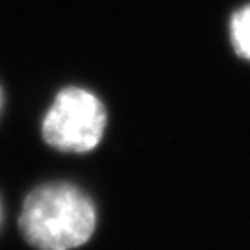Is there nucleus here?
<instances>
[{
    "mask_svg": "<svg viewBox=\"0 0 250 250\" xmlns=\"http://www.w3.org/2000/svg\"><path fill=\"white\" fill-rule=\"evenodd\" d=\"M19 223L36 249L71 250L89 241L97 226V208L80 188L50 182L28 195Z\"/></svg>",
    "mask_w": 250,
    "mask_h": 250,
    "instance_id": "obj_1",
    "label": "nucleus"
},
{
    "mask_svg": "<svg viewBox=\"0 0 250 250\" xmlns=\"http://www.w3.org/2000/svg\"><path fill=\"white\" fill-rule=\"evenodd\" d=\"M106 125V106L93 91L65 87L48 107L41 134L46 143L58 150L82 154L99 146Z\"/></svg>",
    "mask_w": 250,
    "mask_h": 250,
    "instance_id": "obj_2",
    "label": "nucleus"
},
{
    "mask_svg": "<svg viewBox=\"0 0 250 250\" xmlns=\"http://www.w3.org/2000/svg\"><path fill=\"white\" fill-rule=\"evenodd\" d=\"M230 41L235 54L250 62V4L239 8L230 19Z\"/></svg>",
    "mask_w": 250,
    "mask_h": 250,
    "instance_id": "obj_3",
    "label": "nucleus"
},
{
    "mask_svg": "<svg viewBox=\"0 0 250 250\" xmlns=\"http://www.w3.org/2000/svg\"><path fill=\"white\" fill-rule=\"evenodd\" d=\"M2 104H4V95H2V87H0V111H2Z\"/></svg>",
    "mask_w": 250,
    "mask_h": 250,
    "instance_id": "obj_4",
    "label": "nucleus"
},
{
    "mask_svg": "<svg viewBox=\"0 0 250 250\" xmlns=\"http://www.w3.org/2000/svg\"><path fill=\"white\" fill-rule=\"evenodd\" d=\"M0 223H2V206H0Z\"/></svg>",
    "mask_w": 250,
    "mask_h": 250,
    "instance_id": "obj_5",
    "label": "nucleus"
}]
</instances>
